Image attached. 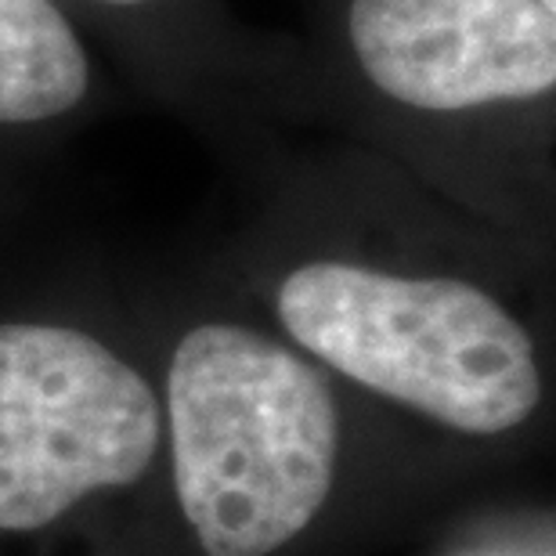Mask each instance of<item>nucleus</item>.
I'll return each instance as SVG.
<instances>
[{"mask_svg":"<svg viewBox=\"0 0 556 556\" xmlns=\"http://www.w3.org/2000/svg\"><path fill=\"white\" fill-rule=\"evenodd\" d=\"M539 4H546V8H553V11H556V0H539Z\"/></svg>","mask_w":556,"mask_h":556,"instance_id":"obj_7","label":"nucleus"},{"mask_svg":"<svg viewBox=\"0 0 556 556\" xmlns=\"http://www.w3.org/2000/svg\"><path fill=\"white\" fill-rule=\"evenodd\" d=\"M130 87L231 152L271 155L304 127L293 33L242 22L231 0H59Z\"/></svg>","mask_w":556,"mask_h":556,"instance_id":"obj_5","label":"nucleus"},{"mask_svg":"<svg viewBox=\"0 0 556 556\" xmlns=\"http://www.w3.org/2000/svg\"><path fill=\"white\" fill-rule=\"evenodd\" d=\"M174 484L206 556H268L326 506L340 408L326 369L231 315L185 321L166 351Z\"/></svg>","mask_w":556,"mask_h":556,"instance_id":"obj_3","label":"nucleus"},{"mask_svg":"<svg viewBox=\"0 0 556 556\" xmlns=\"http://www.w3.org/2000/svg\"><path fill=\"white\" fill-rule=\"evenodd\" d=\"M304 127L498 210L553 177L556 11L539 0H304Z\"/></svg>","mask_w":556,"mask_h":556,"instance_id":"obj_1","label":"nucleus"},{"mask_svg":"<svg viewBox=\"0 0 556 556\" xmlns=\"http://www.w3.org/2000/svg\"><path fill=\"white\" fill-rule=\"evenodd\" d=\"M160 438V394L113 340L70 318H0V531L135 484Z\"/></svg>","mask_w":556,"mask_h":556,"instance_id":"obj_4","label":"nucleus"},{"mask_svg":"<svg viewBox=\"0 0 556 556\" xmlns=\"http://www.w3.org/2000/svg\"><path fill=\"white\" fill-rule=\"evenodd\" d=\"M113 105L105 51L59 0H0V170L59 149Z\"/></svg>","mask_w":556,"mask_h":556,"instance_id":"obj_6","label":"nucleus"},{"mask_svg":"<svg viewBox=\"0 0 556 556\" xmlns=\"http://www.w3.org/2000/svg\"><path fill=\"white\" fill-rule=\"evenodd\" d=\"M286 343L343 380L452 430L506 433L542 405L539 340L477 275L304 250L268 286Z\"/></svg>","mask_w":556,"mask_h":556,"instance_id":"obj_2","label":"nucleus"}]
</instances>
